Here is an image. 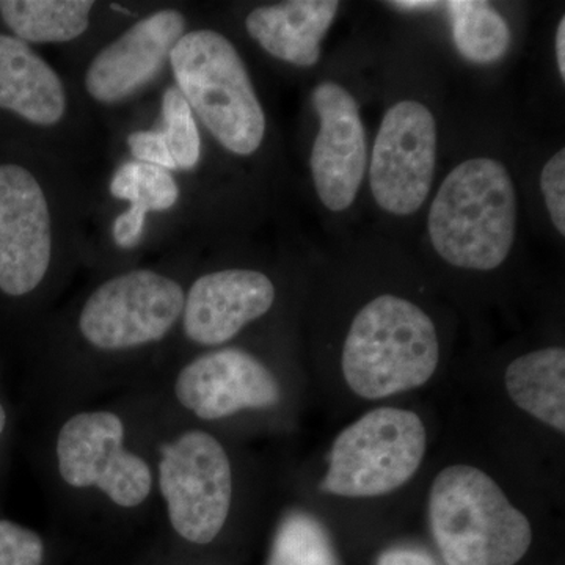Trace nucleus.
Masks as SVG:
<instances>
[{"label":"nucleus","instance_id":"15","mask_svg":"<svg viewBox=\"0 0 565 565\" xmlns=\"http://www.w3.org/2000/svg\"><path fill=\"white\" fill-rule=\"evenodd\" d=\"M340 10L337 0H289L263 6L245 18V29L278 61L311 68L321 58V44Z\"/></svg>","mask_w":565,"mask_h":565},{"label":"nucleus","instance_id":"26","mask_svg":"<svg viewBox=\"0 0 565 565\" xmlns=\"http://www.w3.org/2000/svg\"><path fill=\"white\" fill-rule=\"evenodd\" d=\"M377 565H438L429 553L416 548H399L386 550L379 556Z\"/></svg>","mask_w":565,"mask_h":565},{"label":"nucleus","instance_id":"23","mask_svg":"<svg viewBox=\"0 0 565 565\" xmlns=\"http://www.w3.org/2000/svg\"><path fill=\"white\" fill-rule=\"evenodd\" d=\"M44 561V542L39 533L0 520V565H41Z\"/></svg>","mask_w":565,"mask_h":565},{"label":"nucleus","instance_id":"27","mask_svg":"<svg viewBox=\"0 0 565 565\" xmlns=\"http://www.w3.org/2000/svg\"><path fill=\"white\" fill-rule=\"evenodd\" d=\"M386 6L401 11H433L445 3L433 2V0H396V2H386Z\"/></svg>","mask_w":565,"mask_h":565},{"label":"nucleus","instance_id":"4","mask_svg":"<svg viewBox=\"0 0 565 565\" xmlns=\"http://www.w3.org/2000/svg\"><path fill=\"white\" fill-rule=\"evenodd\" d=\"M177 88L226 151L247 158L262 148L267 120L236 46L211 29L185 32L170 54Z\"/></svg>","mask_w":565,"mask_h":565},{"label":"nucleus","instance_id":"8","mask_svg":"<svg viewBox=\"0 0 565 565\" xmlns=\"http://www.w3.org/2000/svg\"><path fill=\"white\" fill-rule=\"evenodd\" d=\"M58 476L71 489H96L111 504L137 509L151 497L150 463L126 446V427L110 411H85L62 424L55 440Z\"/></svg>","mask_w":565,"mask_h":565},{"label":"nucleus","instance_id":"12","mask_svg":"<svg viewBox=\"0 0 565 565\" xmlns=\"http://www.w3.org/2000/svg\"><path fill=\"white\" fill-rule=\"evenodd\" d=\"M319 131L311 148L315 189L327 210L343 212L355 203L367 170V140L362 115L351 92L322 82L311 93Z\"/></svg>","mask_w":565,"mask_h":565},{"label":"nucleus","instance_id":"17","mask_svg":"<svg viewBox=\"0 0 565 565\" xmlns=\"http://www.w3.org/2000/svg\"><path fill=\"white\" fill-rule=\"evenodd\" d=\"M512 403L556 433H565V349L544 348L516 356L504 373Z\"/></svg>","mask_w":565,"mask_h":565},{"label":"nucleus","instance_id":"10","mask_svg":"<svg viewBox=\"0 0 565 565\" xmlns=\"http://www.w3.org/2000/svg\"><path fill=\"white\" fill-rule=\"evenodd\" d=\"M52 262L50 204L32 172L0 166V291L28 296L46 278Z\"/></svg>","mask_w":565,"mask_h":565},{"label":"nucleus","instance_id":"22","mask_svg":"<svg viewBox=\"0 0 565 565\" xmlns=\"http://www.w3.org/2000/svg\"><path fill=\"white\" fill-rule=\"evenodd\" d=\"M162 136L177 170H192L202 158V139L193 111L177 87H169L162 95Z\"/></svg>","mask_w":565,"mask_h":565},{"label":"nucleus","instance_id":"7","mask_svg":"<svg viewBox=\"0 0 565 565\" xmlns=\"http://www.w3.org/2000/svg\"><path fill=\"white\" fill-rule=\"evenodd\" d=\"M185 292L173 278L137 269L115 275L87 297L81 337L99 352H128L159 343L181 321Z\"/></svg>","mask_w":565,"mask_h":565},{"label":"nucleus","instance_id":"9","mask_svg":"<svg viewBox=\"0 0 565 565\" xmlns=\"http://www.w3.org/2000/svg\"><path fill=\"white\" fill-rule=\"evenodd\" d=\"M437 122L414 99L393 104L375 136L370 162L371 192L377 206L397 217L422 210L433 191Z\"/></svg>","mask_w":565,"mask_h":565},{"label":"nucleus","instance_id":"25","mask_svg":"<svg viewBox=\"0 0 565 565\" xmlns=\"http://www.w3.org/2000/svg\"><path fill=\"white\" fill-rule=\"evenodd\" d=\"M128 147L136 161L151 163L161 169L177 170L161 131H136L128 137Z\"/></svg>","mask_w":565,"mask_h":565},{"label":"nucleus","instance_id":"14","mask_svg":"<svg viewBox=\"0 0 565 565\" xmlns=\"http://www.w3.org/2000/svg\"><path fill=\"white\" fill-rule=\"evenodd\" d=\"M274 281L253 269H223L204 274L185 292L181 322L193 344L217 348L274 307Z\"/></svg>","mask_w":565,"mask_h":565},{"label":"nucleus","instance_id":"21","mask_svg":"<svg viewBox=\"0 0 565 565\" xmlns=\"http://www.w3.org/2000/svg\"><path fill=\"white\" fill-rule=\"evenodd\" d=\"M266 565H341V561L327 527L296 509L275 527Z\"/></svg>","mask_w":565,"mask_h":565},{"label":"nucleus","instance_id":"13","mask_svg":"<svg viewBox=\"0 0 565 565\" xmlns=\"http://www.w3.org/2000/svg\"><path fill=\"white\" fill-rule=\"evenodd\" d=\"M184 33L180 10H159L137 21L88 65L85 88L90 98L107 106L132 98L162 73Z\"/></svg>","mask_w":565,"mask_h":565},{"label":"nucleus","instance_id":"1","mask_svg":"<svg viewBox=\"0 0 565 565\" xmlns=\"http://www.w3.org/2000/svg\"><path fill=\"white\" fill-rule=\"evenodd\" d=\"M519 223L514 180L503 162L471 158L441 182L427 217L437 255L449 266L487 273L511 255Z\"/></svg>","mask_w":565,"mask_h":565},{"label":"nucleus","instance_id":"5","mask_svg":"<svg viewBox=\"0 0 565 565\" xmlns=\"http://www.w3.org/2000/svg\"><path fill=\"white\" fill-rule=\"evenodd\" d=\"M426 448V427L415 412L375 408L334 438L319 487L334 497H384L418 473Z\"/></svg>","mask_w":565,"mask_h":565},{"label":"nucleus","instance_id":"20","mask_svg":"<svg viewBox=\"0 0 565 565\" xmlns=\"http://www.w3.org/2000/svg\"><path fill=\"white\" fill-rule=\"evenodd\" d=\"M452 40L465 61L490 65L501 61L511 46V28L492 3L482 0H449Z\"/></svg>","mask_w":565,"mask_h":565},{"label":"nucleus","instance_id":"29","mask_svg":"<svg viewBox=\"0 0 565 565\" xmlns=\"http://www.w3.org/2000/svg\"><path fill=\"white\" fill-rule=\"evenodd\" d=\"M7 426V412L6 408H3V405L0 404V435L3 434V430H6Z\"/></svg>","mask_w":565,"mask_h":565},{"label":"nucleus","instance_id":"6","mask_svg":"<svg viewBox=\"0 0 565 565\" xmlns=\"http://www.w3.org/2000/svg\"><path fill=\"white\" fill-rule=\"evenodd\" d=\"M158 484L174 533L195 545L217 539L233 503L228 452L206 430H185L159 449Z\"/></svg>","mask_w":565,"mask_h":565},{"label":"nucleus","instance_id":"28","mask_svg":"<svg viewBox=\"0 0 565 565\" xmlns=\"http://www.w3.org/2000/svg\"><path fill=\"white\" fill-rule=\"evenodd\" d=\"M556 61L561 79L565 81V18H561L556 31Z\"/></svg>","mask_w":565,"mask_h":565},{"label":"nucleus","instance_id":"19","mask_svg":"<svg viewBox=\"0 0 565 565\" xmlns=\"http://www.w3.org/2000/svg\"><path fill=\"white\" fill-rule=\"evenodd\" d=\"M90 0H0V17L24 43H68L90 28Z\"/></svg>","mask_w":565,"mask_h":565},{"label":"nucleus","instance_id":"18","mask_svg":"<svg viewBox=\"0 0 565 565\" xmlns=\"http://www.w3.org/2000/svg\"><path fill=\"white\" fill-rule=\"evenodd\" d=\"M109 189L115 199L129 203V210L118 215L111 226L115 244L126 250L139 245L150 212L172 210L180 200V185L172 172L139 161L122 163Z\"/></svg>","mask_w":565,"mask_h":565},{"label":"nucleus","instance_id":"16","mask_svg":"<svg viewBox=\"0 0 565 565\" xmlns=\"http://www.w3.org/2000/svg\"><path fill=\"white\" fill-rule=\"evenodd\" d=\"M66 107L65 85L50 63L24 41L0 33V109L51 128L63 120Z\"/></svg>","mask_w":565,"mask_h":565},{"label":"nucleus","instance_id":"11","mask_svg":"<svg viewBox=\"0 0 565 565\" xmlns=\"http://www.w3.org/2000/svg\"><path fill=\"white\" fill-rule=\"evenodd\" d=\"M174 397L203 422H218L245 411L281 403L280 382L273 371L243 349L223 348L185 364L174 379Z\"/></svg>","mask_w":565,"mask_h":565},{"label":"nucleus","instance_id":"2","mask_svg":"<svg viewBox=\"0 0 565 565\" xmlns=\"http://www.w3.org/2000/svg\"><path fill=\"white\" fill-rule=\"evenodd\" d=\"M429 525L446 565H516L533 544V526L486 471L451 465L434 479Z\"/></svg>","mask_w":565,"mask_h":565},{"label":"nucleus","instance_id":"3","mask_svg":"<svg viewBox=\"0 0 565 565\" xmlns=\"http://www.w3.org/2000/svg\"><path fill=\"white\" fill-rule=\"evenodd\" d=\"M438 363L440 343L433 319L393 294L375 297L355 315L341 355L345 384L367 401L426 385Z\"/></svg>","mask_w":565,"mask_h":565},{"label":"nucleus","instance_id":"24","mask_svg":"<svg viewBox=\"0 0 565 565\" xmlns=\"http://www.w3.org/2000/svg\"><path fill=\"white\" fill-rule=\"evenodd\" d=\"M541 189L546 211L556 232L565 236V150L550 158L541 173Z\"/></svg>","mask_w":565,"mask_h":565}]
</instances>
